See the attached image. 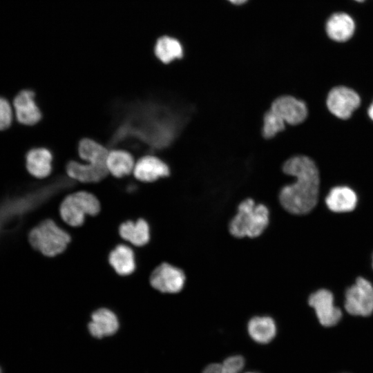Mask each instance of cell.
Wrapping results in <instances>:
<instances>
[{
  "instance_id": "obj_1",
  "label": "cell",
  "mask_w": 373,
  "mask_h": 373,
  "mask_svg": "<svg viewBox=\"0 0 373 373\" xmlns=\"http://www.w3.org/2000/svg\"><path fill=\"white\" fill-rule=\"evenodd\" d=\"M283 169L296 181L280 190L281 205L294 214L309 212L316 206L318 195L319 175L315 163L308 157L295 156L285 162Z\"/></svg>"
},
{
  "instance_id": "obj_2",
  "label": "cell",
  "mask_w": 373,
  "mask_h": 373,
  "mask_svg": "<svg viewBox=\"0 0 373 373\" xmlns=\"http://www.w3.org/2000/svg\"><path fill=\"white\" fill-rule=\"evenodd\" d=\"M28 240L34 249L44 256L54 258L64 253L71 237L56 221L47 218L30 231Z\"/></svg>"
},
{
  "instance_id": "obj_3",
  "label": "cell",
  "mask_w": 373,
  "mask_h": 373,
  "mask_svg": "<svg viewBox=\"0 0 373 373\" xmlns=\"http://www.w3.org/2000/svg\"><path fill=\"white\" fill-rule=\"evenodd\" d=\"M269 223V210L262 204H256L252 199L242 201L238 213L229 224L230 233L235 237L255 238L260 236Z\"/></svg>"
},
{
  "instance_id": "obj_4",
  "label": "cell",
  "mask_w": 373,
  "mask_h": 373,
  "mask_svg": "<svg viewBox=\"0 0 373 373\" xmlns=\"http://www.w3.org/2000/svg\"><path fill=\"white\" fill-rule=\"evenodd\" d=\"M100 210V202L95 195L80 191L64 198L59 207V213L66 224L77 227L84 223L86 216H97Z\"/></svg>"
},
{
  "instance_id": "obj_5",
  "label": "cell",
  "mask_w": 373,
  "mask_h": 373,
  "mask_svg": "<svg viewBox=\"0 0 373 373\" xmlns=\"http://www.w3.org/2000/svg\"><path fill=\"white\" fill-rule=\"evenodd\" d=\"M345 308L354 316H367L373 312V286L367 280L358 278L345 293Z\"/></svg>"
},
{
  "instance_id": "obj_6",
  "label": "cell",
  "mask_w": 373,
  "mask_h": 373,
  "mask_svg": "<svg viewBox=\"0 0 373 373\" xmlns=\"http://www.w3.org/2000/svg\"><path fill=\"white\" fill-rule=\"evenodd\" d=\"M184 283L182 270L167 262L157 265L149 276L151 286L161 293H178L184 287Z\"/></svg>"
},
{
  "instance_id": "obj_7",
  "label": "cell",
  "mask_w": 373,
  "mask_h": 373,
  "mask_svg": "<svg viewBox=\"0 0 373 373\" xmlns=\"http://www.w3.org/2000/svg\"><path fill=\"white\" fill-rule=\"evenodd\" d=\"M359 104L358 95L353 90L344 86L334 88L327 99V106L330 112L344 119L349 118Z\"/></svg>"
},
{
  "instance_id": "obj_8",
  "label": "cell",
  "mask_w": 373,
  "mask_h": 373,
  "mask_svg": "<svg viewBox=\"0 0 373 373\" xmlns=\"http://www.w3.org/2000/svg\"><path fill=\"white\" fill-rule=\"evenodd\" d=\"M308 302L314 309L322 325L331 327L340 321L342 316L341 311L334 305V297L329 291L318 290L309 296Z\"/></svg>"
},
{
  "instance_id": "obj_9",
  "label": "cell",
  "mask_w": 373,
  "mask_h": 373,
  "mask_svg": "<svg viewBox=\"0 0 373 373\" xmlns=\"http://www.w3.org/2000/svg\"><path fill=\"white\" fill-rule=\"evenodd\" d=\"M269 110L285 123L292 125L303 122L307 115L305 104L291 96L276 98Z\"/></svg>"
},
{
  "instance_id": "obj_10",
  "label": "cell",
  "mask_w": 373,
  "mask_h": 373,
  "mask_svg": "<svg viewBox=\"0 0 373 373\" xmlns=\"http://www.w3.org/2000/svg\"><path fill=\"white\" fill-rule=\"evenodd\" d=\"M356 23L353 17L344 12L330 15L325 23V31L329 38L338 43L346 42L354 35Z\"/></svg>"
},
{
  "instance_id": "obj_11",
  "label": "cell",
  "mask_w": 373,
  "mask_h": 373,
  "mask_svg": "<svg viewBox=\"0 0 373 373\" xmlns=\"http://www.w3.org/2000/svg\"><path fill=\"white\" fill-rule=\"evenodd\" d=\"M119 325L117 315L108 308L101 307L92 313L88 329L93 337L102 338L116 333Z\"/></svg>"
},
{
  "instance_id": "obj_12",
  "label": "cell",
  "mask_w": 373,
  "mask_h": 373,
  "mask_svg": "<svg viewBox=\"0 0 373 373\" xmlns=\"http://www.w3.org/2000/svg\"><path fill=\"white\" fill-rule=\"evenodd\" d=\"M133 174L136 179L144 182H152L160 178L168 176L169 169L166 164L153 155H145L135 164Z\"/></svg>"
},
{
  "instance_id": "obj_13",
  "label": "cell",
  "mask_w": 373,
  "mask_h": 373,
  "mask_svg": "<svg viewBox=\"0 0 373 373\" xmlns=\"http://www.w3.org/2000/svg\"><path fill=\"white\" fill-rule=\"evenodd\" d=\"M14 107L17 120L26 125H33L41 118V113L35 101L32 90L21 91L14 99Z\"/></svg>"
},
{
  "instance_id": "obj_14",
  "label": "cell",
  "mask_w": 373,
  "mask_h": 373,
  "mask_svg": "<svg viewBox=\"0 0 373 373\" xmlns=\"http://www.w3.org/2000/svg\"><path fill=\"white\" fill-rule=\"evenodd\" d=\"M68 175L81 182H97L106 178L108 173L106 165H98L87 162L80 163L70 161L66 166Z\"/></svg>"
},
{
  "instance_id": "obj_15",
  "label": "cell",
  "mask_w": 373,
  "mask_h": 373,
  "mask_svg": "<svg viewBox=\"0 0 373 373\" xmlns=\"http://www.w3.org/2000/svg\"><path fill=\"white\" fill-rule=\"evenodd\" d=\"M110 266L119 276H126L133 274L136 269L135 255L128 245H117L108 256Z\"/></svg>"
},
{
  "instance_id": "obj_16",
  "label": "cell",
  "mask_w": 373,
  "mask_h": 373,
  "mask_svg": "<svg viewBox=\"0 0 373 373\" xmlns=\"http://www.w3.org/2000/svg\"><path fill=\"white\" fill-rule=\"evenodd\" d=\"M118 233L122 239L138 247L145 246L151 238L150 227L143 218L121 223Z\"/></svg>"
},
{
  "instance_id": "obj_17",
  "label": "cell",
  "mask_w": 373,
  "mask_h": 373,
  "mask_svg": "<svg viewBox=\"0 0 373 373\" xmlns=\"http://www.w3.org/2000/svg\"><path fill=\"white\" fill-rule=\"evenodd\" d=\"M52 156L44 148L30 150L26 155V167L29 173L38 178H44L52 171Z\"/></svg>"
},
{
  "instance_id": "obj_18",
  "label": "cell",
  "mask_w": 373,
  "mask_h": 373,
  "mask_svg": "<svg viewBox=\"0 0 373 373\" xmlns=\"http://www.w3.org/2000/svg\"><path fill=\"white\" fill-rule=\"evenodd\" d=\"M325 202L327 207L332 211L347 212L355 208L357 197L351 189L346 186H337L329 191Z\"/></svg>"
},
{
  "instance_id": "obj_19",
  "label": "cell",
  "mask_w": 373,
  "mask_h": 373,
  "mask_svg": "<svg viewBox=\"0 0 373 373\" xmlns=\"http://www.w3.org/2000/svg\"><path fill=\"white\" fill-rule=\"evenodd\" d=\"M135 160L132 155L121 149L113 150L108 153L106 166L108 173L116 178H122L133 172Z\"/></svg>"
},
{
  "instance_id": "obj_20",
  "label": "cell",
  "mask_w": 373,
  "mask_h": 373,
  "mask_svg": "<svg viewBox=\"0 0 373 373\" xmlns=\"http://www.w3.org/2000/svg\"><path fill=\"white\" fill-rule=\"evenodd\" d=\"M247 329L254 341L262 344L269 343L276 333L275 322L268 316L252 318L248 323Z\"/></svg>"
},
{
  "instance_id": "obj_21",
  "label": "cell",
  "mask_w": 373,
  "mask_h": 373,
  "mask_svg": "<svg viewBox=\"0 0 373 373\" xmlns=\"http://www.w3.org/2000/svg\"><path fill=\"white\" fill-rule=\"evenodd\" d=\"M78 152L80 157L88 163L106 166L109 153L108 149L92 139L81 140L78 145Z\"/></svg>"
},
{
  "instance_id": "obj_22",
  "label": "cell",
  "mask_w": 373,
  "mask_h": 373,
  "mask_svg": "<svg viewBox=\"0 0 373 373\" xmlns=\"http://www.w3.org/2000/svg\"><path fill=\"white\" fill-rule=\"evenodd\" d=\"M156 57L163 63L169 64L183 55V49L180 41L169 36L160 37L154 48Z\"/></svg>"
},
{
  "instance_id": "obj_23",
  "label": "cell",
  "mask_w": 373,
  "mask_h": 373,
  "mask_svg": "<svg viewBox=\"0 0 373 373\" xmlns=\"http://www.w3.org/2000/svg\"><path fill=\"white\" fill-rule=\"evenodd\" d=\"M285 122L269 110L264 116L262 133L265 138H271L285 128Z\"/></svg>"
},
{
  "instance_id": "obj_24",
  "label": "cell",
  "mask_w": 373,
  "mask_h": 373,
  "mask_svg": "<svg viewBox=\"0 0 373 373\" xmlns=\"http://www.w3.org/2000/svg\"><path fill=\"white\" fill-rule=\"evenodd\" d=\"M12 121V108L6 99L0 97V131L8 128Z\"/></svg>"
},
{
  "instance_id": "obj_25",
  "label": "cell",
  "mask_w": 373,
  "mask_h": 373,
  "mask_svg": "<svg viewBox=\"0 0 373 373\" xmlns=\"http://www.w3.org/2000/svg\"><path fill=\"white\" fill-rule=\"evenodd\" d=\"M226 373H240L244 367L245 359L240 355L227 358L222 363Z\"/></svg>"
},
{
  "instance_id": "obj_26",
  "label": "cell",
  "mask_w": 373,
  "mask_h": 373,
  "mask_svg": "<svg viewBox=\"0 0 373 373\" xmlns=\"http://www.w3.org/2000/svg\"><path fill=\"white\" fill-rule=\"evenodd\" d=\"M202 373H226L222 363H211L208 365Z\"/></svg>"
},
{
  "instance_id": "obj_27",
  "label": "cell",
  "mask_w": 373,
  "mask_h": 373,
  "mask_svg": "<svg viewBox=\"0 0 373 373\" xmlns=\"http://www.w3.org/2000/svg\"><path fill=\"white\" fill-rule=\"evenodd\" d=\"M228 1H229L232 3L239 5V4L245 3L247 0H228Z\"/></svg>"
},
{
  "instance_id": "obj_28",
  "label": "cell",
  "mask_w": 373,
  "mask_h": 373,
  "mask_svg": "<svg viewBox=\"0 0 373 373\" xmlns=\"http://www.w3.org/2000/svg\"><path fill=\"white\" fill-rule=\"evenodd\" d=\"M368 114L370 118L373 120V103L371 104V106L369 108Z\"/></svg>"
},
{
  "instance_id": "obj_29",
  "label": "cell",
  "mask_w": 373,
  "mask_h": 373,
  "mask_svg": "<svg viewBox=\"0 0 373 373\" xmlns=\"http://www.w3.org/2000/svg\"><path fill=\"white\" fill-rule=\"evenodd\" d=\"M354 1H355L356 2H358V3H362V2L365 1V0H354Z\"/></svg>"
},
{
  "instance_id": "obj_30",
  "label": "cell",
  "mask_w": 373,
  "mask_h": 373,
  "mask_svg": "<svg viewBox=\"0 0 373 373\" xmlns=\"http://www.w3.org/2000/svg\"><path fill=\"white\" fill-rule=\"evenodd\" d=\"M0 373H2V370H1V368L0 367Z\"/></svg>"
},
{
  "instance_id": "obj_31",
  "label": "cell",
  "mask_w": 373,
  "mask_h": 373,
  "mask_svg": "<svg viewBox=\"0 0 373 373\" xmlns=\"http://www.w3.org/2000/svg\"><path fill=\"white\" fill-rule=\"evenodd\" d=\"M247 373H256V372H247Z\"/></svg>"
},
{
  "instance_id": "obj_32",
  "label": "cell",
  "mask_w": 373,
  "mask_h": 373,
  "mask_svg": "<svg viewBox=\"0 0 373 373\" xmlns=\"http://www.w3.org/2000/svg\"><path fill=\"white\" fill-rule=\"evenodd\" d=\"M372 265H373V264H372Z\"/></svg>"
}]
</instances>
